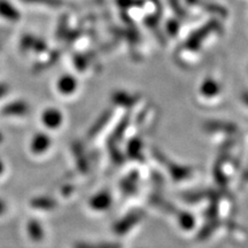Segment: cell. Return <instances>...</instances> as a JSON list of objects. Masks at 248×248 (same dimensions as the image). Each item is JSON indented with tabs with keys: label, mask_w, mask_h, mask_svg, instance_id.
<instances>
[{
	"label": "cell",
	"mask_w": 248,
	"mask_h": 248,
	"mask_svg": "<svg viewBox=\"0 0 248 248\" xmlns=\"http://www.w3.org/2000/svg\"><path fill=\"white\" fill-rule=\"evenodd\" d=\"M31 206L36 209H52L55 207L54 201H52L48 198H37V199L32 200Z\"/></svg>",
	"instance_id": "52a82bcc"
},
{
	"label": "cell",
	"mask_w": 248,
	"mask_h": 248,
	"mask_svg": "<svg viewBox=\"0 0 248 248\" xmlns=\"http://www.w3.org/2000/svg\"><path fill=\"white\" fill-rule=\"evenodd\" d=\"M42 122L46 128L52 130L57 129L62 123V114L57 108H47L43 111Z\"/></svg>",
	"instance_id": "7a4b0ae2"
},
{
	"label": "cell",
	"mask_w": 248,
	"mask_h": 248,
	"mask_svg": "<svg viewBox=\"0 0 248 248\" xmlns=\"http://www.w3.org/2000/svg\"><path fill=\"white\" fill-rule=\"evenodd\" d=\"M58 89L62 94H71L76 89V80L70 76H62L58 82Z\"/></svg>",
	"instance_id": "5b68a950"
},
{
	"label": "cell",
	"mask_w": 248,
	"mask_h": 248,
	"mask_svg": "<svg viewBox=\"0 0 248 248\" xmlns=\"http://www.w3.org/2000/svg\"><path fill=\"white\" fill-rule=\"evenodd\" d=\"M28 106L26 102L23 101H16L13 104H9L2 109V114L4 115H12V116H21L27 114Z\"/></svg>",
	"instance_id": "277c9868"
},
{
	"label": "cell",
	"mask_w": 248,
	"mask_h": 248,
	"mask_svg": "<svg viewBox=\"0 0 248 248\" xmlns=\"http://www.w3.org/2000/svg\"><path fill=\"white\" fill-rule=\"evenodd\" d=\"M51 146V139L45 133H37L31 141V152L36 155L44 154Z\"/></svg>",
	"instance_id": "3957f363"
},
{
	"label": "cell",
	"mask_w": 248,
	"mask_h": 248,
	"mask_svg": "<svg viewBox=\"0 0 248 248\" xmlns=\"http://www.w3.org/2000/svg\"><path fill=\"white\" fill-rule=\"evenodd\" d=\"M0 141H1V136H0Z\"/></svg>",
	"instance_id": "9a60e30c"
},
{
	"label": "cell",
	"mask_w": 248,
	"mask_h": 248,
	"mask_svg": "<svg viewBox=\"0 0 248 248\" xmlns=\"http://www.w3.org/2000/svg\"><path fill=\"white\" fill-rule=\"evenodd\" d=\"M28 233L33 241H40L44 238V231H43L42 225L35 219H31L28 223Z\"/></svg>",
	"instance_id": "8992f818"
},
{
	"label": "cell",
	"mask_w": 248,
	"mask_h": 248,
	"mask_svg": "<svg viewBox=\"0 0 248 248\" xmlns=\"http://www.w3.org/2000/svg\"><path fill=\"white\" fill-rule=\"evenodd\" d=\"M77 248H120V246L116 244H99V245L80 244L77 246Z\"/></svg>",
	"instance_id": "30bf717a"
},
{
	"label": "cell",
	"mask_w": 248,
	"mask_h": 248,
	"mask_svg": "<svg viewBox=\"0 0 248 248\" xmlns=\"http://www.w3.org/2000/svg\"><path fill=\"white\" fill-rule=\"evenodd\" d=\"M6 91H7V88L5 85H0V98L5 94Z\"/></svg>",
	"instance_id": "4fadbf2b"
},
{
	"label": "cell",
	"mask_w": 248,
	"mask_h": 248,
	"mask_svg": "<svg viewBox=\"0 0 248 248\" xmlns=\"http://www.w3.org/2000/svg\"><path fill=\"white\" fill-rule=\"evenodd\" d=\"M0 17L8 22H17L21 20V13L11 0H0Z\"/></svg>",
	"instance_id": "6da1fadb"
},
{
	"label": "cell",
	"mask_w": 248,
	"mask_h": 248,
	"mask_svg": "<svg viewBox=\"0 0 248 248\" xmlns=\"http://www.w3.org/2000/svg\"><path fill=\"white\" fill-rule=\"evenodd\" d=\"M2 172H4V164L0 161V176L2 175Z\"/></svg>",
	"instance_id": "5bb4252c"
},
{
	"label": "cell",
	"mask_w": 248,
	"mask_h": 248,
	"mask_svg": "<svg viewBox=\"0 0 248 248\" xmlns=\"http://www.w3.org/2000/svg\"><path fill=\"white\" fill-rule=\"evenodd\" d=\"M6 208H7L6 203L2 200H0V215H2L6 212Z\"/></svg>",
	"instance_id": "7c38bea8"
},
{
	"label": "cell",
	"mask_w": 248,
	"mask_h": 248,
	"mask_svg": "<svg viewBox=\"0 0 248 248\" xmlns=\"http://www.w3.org/2000/svg\"><path fill=\"white\" fill-rule=\"evenodd\" d=\"M22 1L26 4L47 6V7H60L63 5L62 0H22Z\"/></svg>",
	"instance_id": "ba28073f"
},
{
	"label": "cell",
	"mask_w": 248,
	"mask_h": 248,
	"mask_svg": "<svg viewBox=\"0 0 248 248\" xmlns=\"http://www.w3.org/2000/svg\"><path fill=\"white\" fill-rule=\"evenodd\" d=\"M32 49H33V51H36V52H38V53H40V52L45 51V49H46V44L44 42H43L42 39L36 38L35 43H33V45H32Z\"/></svg>",
	"instance_id": "8fae6325"
},
{
	"label": "cell",
	"mask_w": 248,
	"mask_h": 248,
	"mask_svg": "<svg viewBox=\"0 0 248 248\" xmlns=\"http://www.w3.org/2000/svg\"><path fill=\"white\" fill-rule=\"evenodd\" d=\"M36 37L32 35H26L21 40V48L24 49V51H28V49H32V45L35 43Z\"/></svg>",
	"instance_id": "9c48e42d"
}]
</instances>
